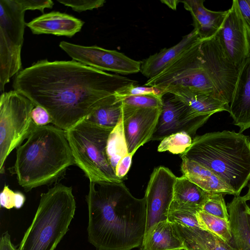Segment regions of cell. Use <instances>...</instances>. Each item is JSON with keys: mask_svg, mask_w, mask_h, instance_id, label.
Here are the masks:
<instances>
[{"mask_svg": "<svg viewBox=\"0 0 250 250\" xmlns=\"http://www.w3.org/2000/svg\"><path fill=\"white\" fill-rule=\"evenodd\" d=\"M25 201L24 195L21 192H15V208L19 209L23 205Z\"/></svg>", "mask_w": 250, "mask_h": 250, "instance_id": "cell-40", "label": "cell"}, {"mask_svg": "<svg viewBox=\"0 0 250 250\" xmlns=\"http://www.w3.org/2000/svg\"><path fill=\"white\" fill-rule=\"evenodd\" d=\"M229 112L240 133L250 127V56L239 68Z\"/></svg>", "mask_w": 250, "mask_h": 250, "instance_id": "cell-15", "label": "cell"}, {"mask_svg": "<svg viewBox=\"0 0 250 250\" xmlns=\"http://www.w3.org/2000/svg\"><path fill=\"white\" fill-rule=\"evenodd\" d=\"M137 82L132 83L121 87L116 91L114 95L121 101L125 97L132 96L154 94L163 98L165 95L163 91L160 88L146 85L140 86L137 85Z\"/></svg>", "mask_w": 250, "mask_h": 250, "instance_id": "cell-30", "label": "cell"}, {"mask_svg": "<svg viewBox=\"0 0 250 250\" xmlns=\"http://www.w3.org/2000/svg\"><path fill=\"white\" fill-rule=\"evenodd\" d=\"M200 48L205 66L215 87L217 98L229 105L239 68L227 58L216 35L202 40Z\"/></svg>", "mask_w": 250, "mask_h": 250, "instance_id": "cell-10", "label": "cell"}, {"mask_svg": "<svg viewBox=\"0 0 250 250\" xmlns=\"http://www.w3.org/2000/svg\"><path fill=\"white\" fill-rule=\"evenodd\" d=\"M162 107L136 108L122 104V115L129 153L151 140Z\"/></svg>", "mask_w": 250, "mask_h": 250, "instance_id": "cell-14", "label": "cell"}, {"mask_svg": "<svg viewBox=\"0 0 250 250\" xmlns=\"http://www.w3.org/2000/svg\"><path fill=\"white\" fill-rule=\"evenodd\" d=\"M134 153H128L122 158L118 162L115 170L116 177L123 180L127 174L132 163V157Z\"/></svg>", "mask_w": 250, "mask_h": 250, "instance_id": "cell-36", "label": "cell"}, {"mask_svg": "<svg viewBox=\"0 0 250 250\" xmlns=\"http://www.w3.org/2000/svg\"><path fill=\"white\" fill-rule=\"evenodd\" d=\"M0 250H18L12 243L11 236L7 231L3 232L1 236Z\"/></svg>", "mask_w": 250, "mask_h": 250, "instance_id": "cell-39", "label": "cell"}, {"mask_svg": "<svg viewBox=\"0 0 250 250\" xmlns=\"http://www.w3.org/2000/svg\"><path fill=\"white\" fill-rule=\"evenodd\" d=\"M237 3L244 21L250 31V0H237Z\"/></svg>", "mask_w": 250, "mask_h": 250, "instance_id": "cell-38", "label": "cell"}, {"mask_svg": "<svg viewBox=\"0 0 250 250\" xmlns=\"http://www.w3.org/2000/svg\"><path fill=\"white\" fill-rule=\"evenodd\" d=\"M122 104L136 108L162 107L163 98L154 94L129 96L121 100Z\"/></svg>", "mask_w": 250, "mask_h": 250, "instance_id": "cell-31", "label": "cell"}, {"mask_svg": "<svg viewBox=\"0 0 250 250\" xmlns=\"http://www.w3.org/2000/svg\"><path fill=\"white\" fill-rule=\"evenodd\" d=\"M60 3L70 7L73 10L81 12L103 6L104 0H57Z\"/></svg>", "mask_w": 250, "mask_h": 250, "instance_id": "cell-33", "label": "cell"}, {"mask_svg": "<svg viewBox=\"0 0 250 250\" xmlns=\"http://www.w3.org/2000/svg\"><path fill=\"white\" fill-rule=\"evenodd\" d=\"M89 242L98 250L141 246L146 225L145 197H135L123 182H90L86 196Z\"/></svg>", "mask_w": 250, "mask_h": 250, "instance_id": "cell-2", "label": "cell"}, {"mask_svg": "<svg viewBox=\"0 0 250 250\" xmlns=\"http://www.w3.org/2000/svg\"><path fill=\"white\" fill-rule=\"evenodd\" d=\"M137 82L74 60H41L15 76L16 90L43 108L53 125L66 131L86 118L117 90Z\"/></svg>", "mask_w": 250, "mask_h": 250, "instance_id": "cell-1", "label": "cell"}, {"mask_svg": "<svg viewBox=\"0 0 250 250\" xmlns=\"http://www.w3.org/2000/svg\"><path fill=\"white\" fill-rule=\"evenodd\" d=\"M18 2L25 10H39L42 12H44L45 8H51L54 2L51 0H18Z\"/></svg>", "mask_w": 250, "mask_h": 250, "instance_id": "cell-34", "label": "cell"}, {"mask_svg": "<svg viewBox=\"0 0 250 250\" xmlns=\"http://www.w3.org/2000/svg\"><path fill=\"white\" fill-rule=\"evenodd\" d=\"M183 175L203 190L209 193L236 195L235 192L208 168L185 158H181Z\"/></svg>", "mask_w": 250, "mask_h": 250, "instance_id": "cell-23", "label": "cell"}, {"mask_svg": "<svg viewBox=\"0 0 250 250\" xmlns=\"http://www.w3.org/2000/svg\"><path fill=\"white\" fill-rule=\"evenodd\" d=\"M247 216L248 223L250 227V208H249V207H248L247 210Z\"/></svg>", "mask_w": 250, "mask_h": 250, "instance_id": "cell-44", "label": "cell"}, {"mask_svg": "<svg viewBox=\"0 0 250 250\" xmlns=\"http://www.w3.org/2000/svg\"><path fill=\"white\" fill-rule=\"evenodd\" d=\"M73 60L102 71L122 75L140 71L142 62L132 59L116 50L97 46H83L62 41L59 44Z\"/></svg>", "mask_w": 250, "mask_h": 250, "instance_id": "cell-9", "label": "cell"}, {"mask_svg": "<svg viewBox=\"0 0 250 250\" xmlns=\"http://www.w3.org/2000/svg\"><path fill=\"white\" fill-rule=\"evenodd\" d=\"M177 177L168 168L160 166L152 172L145 191L147 232L155 224L167 220Z\"/></svg>", "mask_w": 250, "mask_h": 250, "instance_id": "cell-12", "label": "cell"}, {"mask_svg": "<svg viewBox=\"0 0 250 250\" xmlns=\"http://www.w3.org/2000/svg\"><path fill=\"white\" fill-rule=\"evenodd\" d=\"M196 216L201 229L208 231L225 241L231 243L232 235L229 221L202 210L197 211Z\"/></svg>", "mask_w": 250, "mask_h": 250, "instance_id": "cell-27", "label": "cell"}, {"mask_svg": "<svg viewBox=\"0 0 250 250\" xmlns=\"http://www.w3.org/2000/svg\"><path fill=\"white\" fill-rule=\"evenodd\" d=\"M200 40L197 32L193 29L176 45L161 49L142 61L140 72L148 79L156 76Z\"/></svg>", "mask_w": 250, "mask_h": 250, "instance_id": "cell-16", "label": "cell"}, {"mask_svg": "<svg viewBox=\"0 0 250 250\" xmlns=\"http://www.w3.org/2000/svg\"><path fill=\"white\" fill-rule=\"evenodd\" d=\"M215 35L227 58L239 68L250 56V31L241 15L237 0L232 1Z\"/></svg>", "mask_w": 250, "mask_h": 250, "instance_id": "cell-11", "label": "cell"}, {"mask_svg": "<svg viewBox=\"0 0 250 250\" xmlns=\"http://www.w3.org/2000/svg\"><path fill=\"white\" fill-rule=\"evenodd\" d=\"M192 140V138L185 132L172 134L161 140L157 150L160 152L169 151L181 155L190 146Z\"/></svg>", "mask_w": 250, "mask_h": 250, "instance_id": "cell-28", "label": "cell"}, {"mask_svg": "<svg viewBox=\"0 0 250 250\" xmlns=\"http://www.w3.org/2000/svg\"><path fill=\"white\" fill-rule=\"evenodd\" d=\"M74 164L65 131L54 125H36L17 148L12 171L28 192L58 181Z\"/></svg>", "mask_w": 250, "mask_h": 250, "instance_id": "cell-3", "label": "cell"}, {"mask_svg": "<svg viewBox=\"0 0 250 250\" xmlns=\"http://www.w3.org/2000/svg\"><path fill=\"white\" fill-rule=\"evenodd\" d=\"M122 104L114 94L85 119L99 125L114 128L122 115Z\"/></svg>", "mask_w": 250, "mask_h": 250, "instance_id": "cell-25", "label": "cell"}, {"mask_svg": "<svg viewBox=\"0 0 250 250\" xmlns=\"http://www.w3.org/2000/svg\"><path fill=\"white\" fill-rule=\"evenodd\" d=\"M182 250H188L187 248H185V249H183Z\"/></svg>", "mask_w": 250, "mask_h": 250, "instance_id": "cell-45", "label": "cell"}, {"mask_svg": "<svg viewBox=\"0 0 250 250\" xmlns=\"http://www.w3.org/2000/svg\"><path fill=\"white\" fill-rule=\"evenodd\" d=\"M167 94H170L185 103L197 116L208 120L213 114L227 111L229 105L216 98L212 95L186 87L171 89Z\"/></svg>", "mask_w": 250, "mask_h": 250, "instance_id": "cell-18", "label": "cell"}, {"mask_svg": "<svg viewBox=\"0 0 250 250\" xmlns=\"http://www.w3.org/2000/svg\"><path fill=\"white\" fill-rule=\"evenodd\" d=\"M31 117L37 126H44L52 123L51 118L48 113L42 107L36 105L31 113Z\"/></svg>", "mask_w": 250, "mask_h": 250, "instance_id": "cell-35", "label": "cell"}, {"mask_svg": "<svg viewBox=\"0 0 250 250\" xmlns=\"http://www.w3.org/2000/svg\"><path fill=\"white\" fill-rule=\"evenodd\" d=\"M223 195L219 193H211L204 205L202 210L229 221V213Z\"/></svg>", "mask_w": 250, "mask_h": 250, "instance_id": "cell-29", "label": "cell"}, {"mask_svg": "<svg viewBox=\"0 0 250 250\" xmlns=\"http://www.w3.org/2000/svg\"><path fill=\"white\" fill-rule=\"evenodd\" d=\"M0 205L1 208L11 209L15 208V192L5 185L0 195Z\"/></svg>", "mask_w": 250, "mask_h": 250, "instance_id": "cell-37", "label": "cell"}, {"mask_svg": "<svg viewBox=\"0 0 250 250\" xmlns=\"http://www.w3.org/2000/svg\"><path fill=\"white\" fill-rule=\"evenodd\" d=\"M161 1L166 4L168 7L173 10H176L178 3L180 0H161Z\"/></svg>", "mask_w": 250, "mask_h": 250, "instance_id": "cell-41", "label": "cell"}, {"mask_svg": "<svg viewBox=\"0 0 250 250\" xmlns=\"http://www.w3.org/2000/svg\"><path fill=\"white\" fill-rule=\"evenodd\" d=\"M208 120L197 116L185 103L172 97L163 99L162 111L151 141H161L175 133L185 132L193 139Z\"/></svg>", "mask_w": 250, "mask_h": 250, "instance_id": "cell-13", "label": "cell"}, {"mask_svg": "<svg viewBox=\"0 0 250 250\" xmlns=\"http://www.w3.org/2000/svg\"><path fill=\"white\" fill-rule=\"evenodd\" d=\"M84 22L72 16L53 11L43 14L26 23L34 34H52L71 37L79 32Z\"/></svg>", "mask_w": 250, "mask_h": 250, "instance_id": "cell-17", "label": "cell"}, {"mask_svg": "<svg viewBox=\"0 0 250 250\" xmlns=\"http://www.w3.org/2000/svg\"><path fill=\"white\" fill-rule=\"evenodd\" d=\"M35 106L28 98L16 90L2 93L0 97V173L5 161L21 146L36 125L31 113Z\"/></svg>", "mask_w": 250, "mask_h": 250, "instance_id": "cell-7", "label": "cell"}, {"mask_svg": "<svg viewBox=\"0 0 250 250\" xmlns=\"http://www.w3.org/2000/svg\"><path fill=\"white\" fill-rule=\"evenodd\" d=\"M113 128L85 118L65 131L75 164L90 182H123L116 177L106 155L107 140Z\"/></svg>", "mask_w": 250, "mask_h": 250, "instance_id": "cell-6", "label": "cell"}, {"mask_svg": "<svg viewBox=\"0 0 250 250\" xmlns=\"http://www.w3.org/2000/svg\"><path fill=\"white\" fill-rule=\"evenodd\" d=\"M211 193L203 190L184 175L177 177L169 208L197 212L202 210Z\"/></svg>", "mask_w": 250, "mask_h": 250, "instance_id": "cell-20", "label": "cell"}, {"mask_svg": "<svg viewBox=\"0 0 250 250\" xmlns=\"http://www.w3.org/2000/svg\"><path fill=\"white\" fill-rule=\"evenodd\" d=\"M209 169L239 196L250 180V137L223 131L195 136L181 155Z\"/></svg>", "mask_w": 250, "mask_h": 250, "instance_id": "cell-4", "label": "cell"}, {"mask_svg": "<svg viewBox=\"0 0 250 250\" xmlns=\"http://www.w3.org/2000/svg\"><path fill=\"white\" fill-rule=\"evenodd\" d=\"M75 210L71 187L59 184L42 193L34 217L18 250H55L68 231Z\"/></svg>", "mask_w": 250, "mask_h": 250, "instance_id": "cell-5", "label": "cell"}, {"mask_svg": "<svg viewBox=\"0 0 250 250\" xmlns=\"http://www.w3.org/2000/svg\"><path fill=\"white\" fill-rule=\"evenodd\" d=\"M173 225L177 233L186 245L204 250H237L230 243L208 231Z\"/></svg>", "mask_w": 250, "mask_h": 250, "instance_id": "cell-24", "label": "cell"}, {"mask_svg": "<svg viewBox=\"0 0 250 250\" xmlns=\"http://www.w3.org/2000/svg\"><path fill=\"white\" fill-rule=\"evenodd\" d=\"M185 248L174 225L165 220L155 224L145 233L139 250H182Z\"/></svg>", "mask_w": 250, "mask_h": 250, "instance_id": "cell-22", "label": "cell"}, {"mask_svg": "<svg viewBox=\"0 0 250 250\" xmlns=\"http://www.w3.org/2000/svg\"><path fill=\"white\" fill-rule=\"evenodd\" d=\"M25 10L18 0H0V90L21 68Z\"/></svg>", "mask_w": 250, "mask_h": 250, "instance_id": "cell-8", "label": "cell"}, {"mask_svg": "<svg viewBox=\"0 0 250 250\" xmlns=\"http://www.w3.org/2000/svg\"><path fill=\"white\" fill-rule=\"evenodd\" d=\"M248 207L240 195L235 196L227 206L231 242L237 250H250V227L247 216Z\"/></svg>", "mask_w": 250, "mask_h": 250, "instance_id": "cell-21", "label": "cell"}, {"mask_svg": "<svg viewBox=\"0 0 250 250\" xmlns=\"http://www.w3.org/2000/svg\"><path fill=\"white\" fill-rule=\"evenodd\" d=\"M196 212L181 209L169 208L167 220L173 224L186 228L201 229L196 218Z\"/></svg>", "mask_w": 250, "mask_h": 250, "instance_id": "cell-32", "label": "cell"}, {"mask_svg": "<svg viewBox=\"0 0 250 250\" xmlns=\"http://www.w3.org/2000/svg\"><path fill=\"white\" fill-rule=\"evenodd\" d=\"M185 245L186 248H187L188 250H202L201 249L198 248L197 247H194L193 246H190V245H186V244H185Z\"/></svg>", "mask_w": 250, "mask_h": 250, "instance_id": "cell-43", "label": "cell"}, {"mask_svg": "<svg viewBox=\"0 0 250 250\" xmlns=\"http://www.w3.org/2000/svg\"><path fill=\"white\" fill-rule=\"evenodd\" d=\"M106 152L108 162L115 172L120 160L129 153L125 134L122 115L109 135Z\"/></svg>", "mask_w": 250, "mask_h": 250, "instance_id": "cell-26", "label": "cell"}, {"mask_svg": "<svg viewBox=\"0 0 250 250\" xmlns=\"http://www.w3.org/2000/svg\"><path fill=\"white\" fill-rule=\"evenodd\" d=\"M204 0H180L192 16L194 29L201 40L214 36L222 25L228 10L213 11L204 5Z\"/></svg>", "mask_w": 250, "mask_h": 250, "instance_id": "cell-19", "label": "cell"}, {"mask_svg": "<svg viewBox=\"0 0 250 250\" xmlns=\"http://www.w3.org/2000/svg\"><path fill=\"white\" fill-rule=\"evenodd\" d=\"M242 197L246 201L250 200V183L249 186V190L247 193L245 195L242 196Z\"/></svg>", "mask_w": 250, "mask_h": 250, "instance_id": "cell-42", "label": "cell"}]
</instances>
